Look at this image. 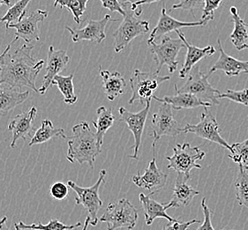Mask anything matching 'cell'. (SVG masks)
<instances>
[{
	"label": "cell",
	"mask_w": 248,
	"mask_h": 230,
	"mask_svg": "<svg viewBox=\"0 0 248 230\" xmlns=\"http://www.w3.org/2000/svg\"><path fill=\"white\" fill-rule=\"evenodd\" d=\"M19 40L15 36L1 55V78L0 85L9 86L14 89L30 88L38 92L35 85L36 77L43 69L45 60L34 58L31 51L34 46L28 44L21 45L11 52V46Z\"/></svg>",
	"instance_id": "obj_1"
},
{
	"label": "cell",
	"mask_w": 248,
	"mask_h": 230,
	"mask_svg": "<svg viewBox=\"0 0 248 230\" xmlns=\"http://www.w3.org/2000/svg\"><path fill=\"white\" fill-rule=\"evenodd\" d=\"M73 135L68 140V150L66 160L70 163H79L83 165L87 163L91 168H94L96 157L102 152V148L97 145L94 132L90 130V124L82 121L72 129Z\"/></svg>",
	"instance_id": "obj_2"
},
{
	"label": "cell",
	"mask_w": 248,
	"mask_h": 230,
	"mask_svg": "<svg viewBox=\"0 0 248 230\" xmlns=\"http://www.w3.org/2000/svg\"><path fill=\"white\" fill-rule=\"evenodd\" d=\"M122 7L124 11V19L112 35L115 39V52L117 53L124 50L136 37L149 32V21L139 20L131 9V4L125 3Z\"/></svg>",
	"instance_id": "obj_3"
},
{
	"label": "cell",
	"mask_w": 248,
	"mask_h": 230,
	"mask_svg": "<svg viewBox=\"0 0 248 230\" xmlns=\"http://www.w3.org/2000/svg\"><path fill=\"white\" fill-rule=\"evenodd\" d=\"M100 221L107 224V230H134L138 220V211L126 198L110 203Z\"/></svg>",
	"instance_id": "obj_4"
},
{
	"label": "cell",
	"mask_w": 248,
	"mask_h": 230,
	"mask_svg": "<svg viewBox=\"0 0 248 230\" xmlns=\"http://www.w3.org/2000/svg\"><path fill=\"white\" fill-rule=\"evenodd\" d=\"M106 176L105 169L99 172L98 180L94 185L88 188L80 187L76 184L73 181H67V186L71 188L77 194L75 197V204L81 205L88 212V216L90 217V225L95 227L98 224L97 214L101 207L103 206V201L99 197V189L102 184H104Z\"/></svg>",
	"instance_id": "obj_5"
},
{
	"label": "cell",
	"mask_w": 248,
	"mask_h": 230,
	"mask_svg": "<svg viewBox=\"0 0 248 230\" xmlns=\"http://www.w3.org/2000/svg\"><path fill=\"white\" fill-rule=\"evenodd\" d=\"M170 79V76H160L155 73H146L139 69L134 70V75L130 78L132 97L128 103L132 105L135 102H140L146 105L151 102L159 86Z\"/></svg>",
	"instance_id": "obj_6"
},
{
	"label": "cell",
	"mask_w": 248,
	"mask_h": 230,
	"mask_svg": "<svg viewBox=\"0 0 248 230\" xmlns=\"http://www.w3.org/2000/svg\"><path fill=\"white\" fill-rule=\"evenodd\" d=\"M173 152V156L165 158L169 161L167 167L170 170L182 174L190 180L192 169H202V165L197 164V161L203 160L206 153L197 146H191L188 143L177 144L174 146Z\"/></svg>",
	"instance_id": "obj_7"
},
{
	"label": "cell",
	"mask_w": 248,
	"mask_h": 230,
	"mask_svg": "<svg viewBox=\"0 0 248 230\" xmlns=\"http://www.w3.org/2000/svg\"><path fill=\"white\" fill-rule=\"evenodd\" d=\"M150 52L154 55V60L156 64L155 74L159 75L164 66H167L170 74H173L178 69V56L179 51L185 47L183 42L180 39H173L169 36H165L160 44L151 42L148 44Z\"/></svg>",
	"instance_id": "obj_8"
},
{
	"label": "cell",
	"mask_w": 248,
	"mask_h": 230,
	"mask_svg": "<svg viewBox=\"0 0 248 230\" xmlns=\"http://www.w3.org/2000/svg\"><path fill=\"white\" fill-rule=\"evenodd\" d=\"M190 72L191 74L188 79L181 88H179L177 84L174 85L175 91L179 93H189L195 96L201 100L207 99L210 101L211 104L219 105L218 97L221 93L209 83V78L211 74L208 73L205 75L200 70L198 66H194Z\"/></svg>",
	"instance_id": "obj_9"
},
{
	"label": "cell",
	"mask_w": 248,
	"mask_h": 230,
	"mask_svg": "<svg viewBox=\"0 0 248 230\" xmlns=\"http://www.w3.org/2000/svg\"><path fill=\"white\" fill-rule=\"evenodd\" d=\"M152 128H153V149L163 136H177L182 133V128L179 122L175 120L173 109L170 105L165 103H161L158 111L152 117Z\"/></svg>",
	"instance_id": "obj_10"
},
{
	"label": "cell",
	"mask_w": 248,
	"mask_h": 230,
	"mask_svg": "<svg viewBox=\"0 0 248 230\" xmlns=\"http://www.w3.org/2000/svg\"><path fill=\"white\" fill-rule=\"evenodd\" d=\"M182 133H193L201 138L209 140L215 144L223 146L231 150V145L220 135L219 124L216 117L209 113L208 108H204L201 115V120L197 124H186L182 128Z\"/></svg>",
	"instance_id": "obj_11"
},
{
	"label": "cell",
	"mask_w": 248,
	"mask_h": 230,
	"mask_svg": "<svg viewBox=\"0 0 248 230\" xmlns=\"http://www.w3.org/2000/svg\"><path fill=\"white\" fill-rule=\"evenodd\" d=\"M49 13L47 11L37 10L27 15L26 12L18 20V22L13 23L8 29H15V36L25 41L26 44H30L32 41L40 40V30L38 24L48 17Z\"/></svg>",
	"instance_id": "obj_12"
},
{
	"label": "cell",
	"mask_w": 248,
	"mask_h": 230,
	"mask_svg": "<svg viewBox=\"0 0 248 230\" xmlns=\"http://www.w3.org/2000/svg\"><path fill=\"white\" fill-rule=\"evenodd\" d=\"M150 103L146 104L143 110L140 111L139 113H131L124 107H120L119 113L121 117V120L126 123L128 126L130 131L133 133L134 137V153L130 155L129 158L133 160L139 159V150L140 143H141V136L143 134L144 128L146 124V120L149 115Z\"/></svg>",
	"instance_id": "obj_13"
},
{
	"label": "cell",
	"mask_w": 248,
	"mask_h": 230,
	"mask_svg": "<svg viewBox=\"0 0 248 230\" xmlns=\"http://www.w3.org/2000/svg\"><path fill=\"white\" fill-rule=\"evenodd\" d=\"M167 179L168 175L159 169L156 160L153 158L143 174L140 175L138 172L137 175L133 176L132 181L137 187L147 190L149 196H153L166 185Z\"/></svg>",
	"instance_id": "obj_14"
},
{
	"label": "cell",
	"mask_w": 248,
	"mask_h": 230,
	"mask_svg": "<svg viewBox=\"0 0 248 230\" xmlns=\"http://www.w3.org/2000/svg\"><path fill=\"white\" fill-rule=\"evenodd\" d=\"M117 21L112 20L110 15H105V18L99 20H94L90 19L88 20V24L83 29L75 30L68 26H65V30H68L73 42L78 43L80 41H90L96 44H101L106 38L105 29L109 21Z\"/></svg>",
	"instance_id": "obj_15"
},
{
	"label": "cell",
	"mask_w": 248,
	"mask_h": 230,
	"mask_svg": "<svg viewBox=\"0 0 248 230\" xmlns=\"http://www.w3.org/2000/svg\"><path fill=\"white\" fill-rule=\"evenodd\" d=\"M69 56L67 55L65 50H56L52 45H50L47 56L46 73L44 76L43 85L38 89V93L44 95L50 89L55 76L65 69L69 63Z\"/></svg>",
	"instance_id": "obj_16"
},
{
	"label": "cell",
	"mask_w": 248,
	"mask_h": 230,
	"mask_svg": "<svg viewBox=\"0 0 248 230\" xmlns=\"http://www.w3.org/2000/svg\"><path fill=\"white\" fill-rule=\"evenodd\" d=\"M209 23V20H199V21H194V22H186V21H180V20H176L172 17H170L165 7H163L161 10V15L159 17L158 22L156 26L155 27L154 30L150 33L149 35L148 44L151 42H155L156 39L164 35L170 33L172 31H177L180 30L182 28H186V27H205Z\"/></svg>",
	"instance_id": "obj_17"
},
{
	"label": "cell",
	"mask_w": 248,
	"mask_h": 230,
	"mask_svg": "<svg viewBox=\"0 0 248 230\" xmlns=\"http://www.w3.org/2000/svg\"><path fill=\"white\" fill-rule=\"evenodd\" d=\"M37 109L35 106L31 107L30 111L16 115L11 120L7 127L8 131L13 134L11 147L15 148L16 143L19 139L27 141L28 137H32V132L34 130V120L36 117Z\"/></svg>",
	"instance_id": "obj_18"
},
{
	"label": "cell",
	"mask_w": 248,
	"mask_h": 230,
	"mask_svg": "<svg viewBox=\"0 0 248 230\" xmlns=\"http://www.w3.org/2000/svg\"><path fill=\"white\" fill-rule=\"evenodd\" d=\"M176 33L179 35V38L182 40L185 47L187 49L186 60L183 64L181 70L179 71V78L184 79L186 75H188L190 71L192 70L201 60L210 56H213L216 53V49L212 45H208L205 48H199L194 45L189 44L186 39V36L180 30H177Z\"/></svg>",
	"instance_id": "obj_19"
},
{
	"label": "cell",
	"mask_w": 248,
	"mask_h": 230,
	"mask_svg": "<svg viewBox=\"0 0 248 230\" xmlns=\"http://www.w3.org/2000/svg\"><path fill=\"white\" fill-rule=\"evenodd\" d=\"M219 46V58L217 61L210 68L209 74L217 71H223L229 77L238 76L240 74H248V61H241L228 55L223 50L222 42L217 40Z\"/></svg>",
	"instance_id": "obj_20"
},
{
	"label": "cell",
	"mask_w": 248,
	"mask_h": 230,
	"mask_svg": "<svg viewBox=\"0 0 248 230\" xmlns=\"http://www.w3.org/2000/svg\"><path fill=\"white\" fill-rule=\"evenodd\" d=\"M177 94L174 96H166L163 99L158 97H153V99L158 101L160 103L168 104L172 107L174 110H184V109H194L198 107H204L209 108L212 106L210 102L201 100L195 96L189 94V93H179L176 92Z\"/></svg>",
	"instance_id": "obj_21"
},
{
	"label": "cell",
	"mask_w": 248,
	"mask_h": 230,
	"mask_svg": "<svg viewBox=\"0 0 248 230\" xmlns=\"http://www.w3.org/2000/svg\"><path fill=\"white\" fill-rule=\"evenodd\" d=\"M187 179L182 174H178L175 181L172 198L170 201L171 208H179L181 206H187L191 204L194 197L200 195V191L194 190L187 183Z\"/></svg>",
	"instance_id": "obj_22"
},
{
	"label": "cell",
	"mask_w": 248,
	"mask_h": 230,
	"mask_svg": "<svg viewBox=\"0 0 248 230\" xmlns=\"http://www.w3.org/2000/svg\"><path fill=\"white\" fill-rule=\"evenodd\" d=\"M140 202L143 209L145 221L148 226L152 225L154 220L157 218H164L169 221H176V219L168 215L166 211L171 208V205L168 203L167 205H162L158 202L151 198V196L145 195L140 193L139 196Z\"/></svg>",
	"instance_id": "obj_23"
},
{
	"label": "cell",
	"mask_w": 248,
	"mask_h": 230,
	"mask_svg": "<svg viewBox=\"0 0 248 230\" xmlns=\"http://www.w3.org/2000/svg\"><path fill=\"white\" fill-rule=\"evenodd\" d=\"M99 75L103 79L104 92L109 101H114L124 92L126 82L119 72H109L100 66Z\"/></svg>",
	"instance_id": "obj_24"
},
{
	"label": "cell",
	"mask_w": 248,
	"mask_h": 230,
	"mask_svg": "<svg viewBox=\"0 0 248 230\" xmlns=\"http://www.w3.org/2000/svg\"><path fill=\"white\" fill-rule=\"evenodd\" d=\"M30 91H20L9 86L0 85V115L7 114L29 98Z\"/></svg>",
	"instance_id": "obj_25"
},
{
	"label": "cell",
	"mask_w": 248,
	"mask_h": 230,
	"mask_svg": "<svg viewBox=\"0 0 248 230\" xmlns=\"http://www.w3.org/2000/svg\"><path fill=\"white\" fill-rule=\"evenodd\" d=\"M234 30L230 35L235 48L238 50L248 49V26L245 20L238 15V9L235 6L230 8Z\"/></svg>",
	"instance_id": "obj_26"
},
{
	"label": "cell",
	"mask_w": 248,
	"mask_h": 230,
	"mask_svg": "<svg viewBox=\"0 0 248 230\" xmlns=\"http://www.w3.org/2000/svg\"><path fill=\"white\" fill-rule=\"evenodd\" d=\"M55 137L66 139L65 130L60 128H55L53 123L50 120H45L42 121L41 128L36 130L34 135H32L30 140V146L42 145L48 141L54 139Z\"/></svg>",
	"instance_id": "obj_27"
},
{
	"label": "cell",
	"mask_w": 248,
	"mask_h": 230,
	"mask_svg": "<svg viewBox=\"0 0 248 230\" xmlns=\"http://www.w3.org/2000/svg\"><path fill=\"white\" fill-rule=\"evenodd\" d=\"M97 120L93 121L96 132L94 133L97 145L100 148H102V145L104 143V137L107 131L114 125L115 116L112 114L111 108H106L105 106H100L96 112Z\"/></svg>",
	"instance_id": "obj_28"
},
{
	"label": "cell",
	"mask_w": 248,
	"mask_h": 230,
	"mask_svg": "<svg viewBox=\"0 0 248 230\" xmlns=\"http://www.w3.org/2000/svg\"><path fill=\"white\" fill-rule=\"evenodd\" d=\"M74 77L75 75L73 74L68 76L58 75L55 76L51 83V86H58L60 92L64 96V102L66 105H74L78 100V97L75 92Z\"/></svg>",
	"instance_id": "obj_29"
},
{
	"label": "cell",
	"mask_w": 248,
	"mask_h": 230,
	"mask_svg": "<svg viewBox=\"0 0 248 230\" xmlns=\"http://www.w3.org/2000/svg\"><path fill=\"white\" fill-rule=\"evenodd\" d=\"M82 227L81 222H77L74 225H65L57 219L50 220L47 224H43L41 221L37 224L27 225L23 221L16 222L15 224V230H72Z\"/></svg>",
	"instance_id": "obj_30"
},
{
	"label": "cell",
	"mask_w": 248,
	"mask_h": 230,
	"mask_svg": "<svg viewBox=\"0 0 248 230\" xmlns=\"http://www.w3.org/2000/svg\"><path fill=\"white\" fill-rule=\"evenodd\" d=\"M236 191V199L239 205L248 208V174L239 166L238 177L234 183Z\"/></svg>",
	"instance_id": "obj_31"
},
{
	"label": "cell",
	"mask_w": 248,
	"mask_h": 230,
	"mask_svg": "<svg viewBox=\"0 0 248 230\" xmlns=\"http://www.w3.org/2000/svg\"><path fill=\"white\" fill-rule=\"evenodd\" d=\"M54 7L60 5L62 8L66 7L73 14L74 20L77 24L80 23V19L84 15L85 11L87 9V4L89 0H53Z\"/></svg>",
	"instance_id": "obj_32"
},
{
	"label": "cell",
	"mask_w": 248,
	"mask_h": 230,
	"mask_svg": "<svg viewBox=\"0 0 248 230\" xmlns=\"http://www.w3.org/2000/svg\"><path fill=\"white\" fill-rule=\"evenodd\" d=\"M230 159L233 160L235 163L239 164L244 170H248V139L241 143H236L231 145Z\"/></svg>",
	"instance_id": "obj_33"
},
{
	"label": "cell",
	"mask_w": 248,
	"mask_h": 230,
	"mask_svg": "<svg viewBox=\"0 0 248 230\" xmlns=\"http://www.w3.org/2000/svg\"><path fill=\"white\" fill-rule=\"evenodd\" d=\"M31 0H19L15 3V5H12L8 11L6 12L2 18L1 22L5 21V30H8L9 26L13 23H15L16 20H20V17L26 13V7L30 4Z\"/></svg>",
	"instance_id": "obj_34"
},
{
	"label": "cell",
	"mask_w": 248,
	"mask_h": 230,
	"mask_svg": "<svg viewBox=\"0 0 248 230\" xmlns=\"http://www.w3.org/2000/svg\"><path fill=\"white\" fill-rule=\"evenodd\" d=\"M218 99H225L240 104V105H248V89L245 88L242 90H228L225 93H221Z\"/></svg>",
	"instance_id": "obj_35"
},
{
	"label": "cell",
	"mask_w": 248,
	"mask_h": 230,
	"mask_svg": "<svg viewBox=\"0 0 248 230\" xmlns=\"http://www.w3.org/2000/svg\"><path fill=\"white\" fill-rule=\"evenodd\" d=\"M204 6V0H179V4L171 7V10H187L195 17L194 11Z\"/></svg>",
	"instance_id": "obj_36"
},
{
	"label": "cell",
	"mask_w": 248,
	"mask_h": 230,
	"mask_svg": "<svg viewBox=\"0 0 248 230\" xmlns=\"http://www.w3.org/2000/svg\"><path fill=\"white\" fill-rule=\"evenodd\" d=\"M223 0H204L203 13L202 20H213L215 12L217 10Z\"/></svg>",
	"instance_id": "obj_37"
},
{
	"label": "cell",
	"mask_w": 248,
	"mask_h": 230,
	"mask_svg": "<svg viewBox=\"0 0 248 230\" xmlns=\"http://www.w3.org/2000/svg\"><path fill=\"white\" fill-rule=\"evenodd\" d=\"M68 188V186L65 185V183L61 181L56 182L50 187V196L56 200H65L69 195Z\"/></svg>",
	"instance_id": "obj_38"
},
{
	"label": "cell",
	"mask_w": 248,
	"mask_h": 230,
	"mask_svg": "<svg viewBox=\"0 0 248 230\" xmlns=\"http://www.w3.org/2000/svg\"><path fill=\"white\" fill-rule=\"evenodd\" d=\"M206 197L202 198V208L203 210L204 220L202 224L201 227H199L198 229L196 230H216L212 226V222H211V211L209 210V206L207 205L206 203ZM221 230H227L225 229H223Z\"/></svg>",
	"instance_id": "obj_39"
},
{
	"label": "cell",
	"mask_w": 248,
	"mask_h": 230,
	"mask_svg": "<svg viewBox=\"0 0 248 230\" xmlns=\"http://www.w3.org/2000/svg\"><path fill=\"white\" fill-rule=\"evenodd\" d=\"M195 223H201V220H192L189 221H170L168 224L164 225L162 230H187L190 226L194 225Z\"/></svg>",
	"instance_id": "obj_40"
},
{
	"label": "cell",
	"mask_w": 248,
	"mask_h": 230,
	"mask_svg": "<svg viewBox=\"0 0 248 230\" xmlns=\"http://www.w3.org/2000/svg\"><path fill=\"white\" fill-rule=\"evenodd\" d=\"M104 8H106L111 12H117L121 15H124V11L119 0H100Z\"/></svg>",
	"instance_id": "obj_41"
},
{
	"label": "cell",
	"mask_w": 248,
	"mask_h": 230,
	"mask_svg": "<svg viewBox=\"0 0 248 230\" xmlns=\"http://www.w3.org/2000/svg\"><path fill=\"white\" fill-rule=\"evenodd\" d=\"M158 1H161V0H140L139 2L131 5V9L134 12L139 6H141L142 5H150V4H152V3L158 2Z\"/></svg>",
	"instance_id": "obj_42"
},
{
	"label": "cell",
	"mask_w": 248,
	"mask_h": 230,
	"mask_svg": "<svg viewBox=\"0 0 248 230\" xmlns=\"http://www.w3.org/2000/svg\"><path fill=\"white\" fill-rule=\"evenodd\" d=\"M6 221H7V217L6 216H5L4 218H2L0 220V230H10L9 228L6 225Z\"/></svg>",
	"instance_id": "obj_43"
},
{
	"label": "cell",
	"mask_w": 248,
	"mask_h": 230,
	"mask_svg": "<svg viewBox=\"0 0 248 230\" xmlns=\"http://www.w3.org/2000/svg\"><path fill=\"white\" fill-rule=\"evenodd\" d=\"M139 1H140V0H119V2L121 4V5H124L125 3H129L131 5H133V4H135Z\"/></svg>",
	"instance_id": "obj_44"
},
{
	"label": "cell",
	"mask_w": 248,
	"mask_h": 230,
	"mask_svg": "<svg viewBox=\"0 0 248 230\" xmlns=\"http://www.w3.org/2000/svg\"><path fill=\"white\" fill-rule=\"evenodd\" d=\"M90 217H89V216H87V218H86V220H85L84 224H83L82 230H88V228H89V226H90Z\"/></svg>",
	"instance_id": "obj_45"
},
{
	"label": "cell",
	"mask_w": 248,
	"mask_h": 230,
	"mask_svg": "<svg viewBox=\"0 0 248 230\" xmlns=\"http://www.w3.org/2000/svg\"><path fill=\"white\" fill-rule=\"evenodd\" d=\"M1 5L11 6V0H0V6Z\"/></svg>",
	"instance_id": "obj_46"
},
{
	"label": "cell",
	"mask_w": 248,
	"mask_h": 230,
	"mask_svg": "<svg viewBox=\"0 0 248 230\" xmlns=\"http://www.w3.org/2000/svg\"><path fill=\"white\" fill-rule=\"evenodd\" d=\"M0 72H1V55H0Z\"/></svg>",
	"instance_id": "obj_47"
},
{
	"label": "cell",
	"mask_w": 248,
	"mask_h": 230,
	"mask_svg": "<svg viewBox=\"0 0 248 230\" xmlns=\"http://www.w3.org/2000/svg\"><path fill=\"white\" fill-rule=\"evenodd\" d=\"M0 22H1V18H0Z\"/></svg>",
	"instance_id": "obj_48"
}]
</instances>
